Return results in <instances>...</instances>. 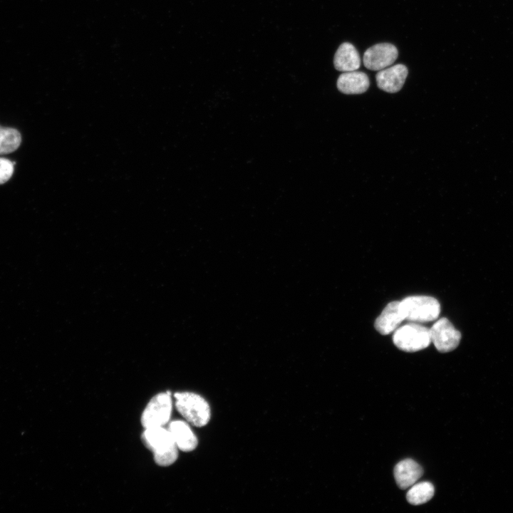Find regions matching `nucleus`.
Listing matches in <instances>:
<instances>
[{
    "label": "nucleus",
    "instance_id": "nucleus-1",
    "mask_svg": "<svg viewBox=\"0 0 513 513\" xmlns=\"http://www.w3.org/2000/svg\"><path fill=\"white\" fill-rule=\"evenodd\" d=\"M142 441L154 456L156 464L166 467L178 457V447L169 430L164 426L145 428Z\"/></svg>",
    "mask_w": 513,
    "mask_h": 513
},
{
    "label": "nucleus",
    "instance_id": "nucleus-2",
    "mask_svg": "<svg viewBox=\"0 0 513 513\" xmlns=\"http://www.w3.org/2000/svg\"><path fill=\"white\" fill-rule=\"evenodd\" d=\"M174 397L177 410L190 424L203 427L209 422L211 409L202 396L192 392H177Z\"/></svg>",
    "mask_w": 513,
    "mask_h": 513
},
{
    "label": "nucleus",
    "instance_id": "nucleus-3",
    "mask_svg": "<svg viewBox=\"0 0 513 513\" xmlns=\"http://www.w3.org/2000/svg\"><path fill=\"white\" fill-rule=\"evenodd\" d=\"M405 320L415 323L429 322L437 319L440 313L439 301L429 296H411L400 301Z\"/></svg>",
    "mask_w": 513,
    "mask_h": 513
},
{
    "label": "nucleus",
    "instance_id": "nucleus-4",
    "mask_svg": "<svg viewBox=\"0 0 513 513\" xmlns=\"http://www.w3.org/2000/svg\"><path fill=\"white\" fill-rule=\"evenodd\" d=\"M395 346L405 352H415L431 343L430 328L412 322L398 327L393 336Z\"/></svg>",
    "mask_w": 513,
    "mask_h": 513
},
{
    "label": "nucleus",
    "instance_id": "nucleus-5",
    "mask_svg": "<svg viewBox=\"0 0 513 513\" xmlns=\"http://www.w3.org/2000/svg\"><path fill=\"white\" fill-rule=\"evenodd\" d=\"M172 409L170 392L157 393L150 399L142 413V425L145 428L164 426L170 421Z\"/></svg>",
    "mask_w": 513,
    "mask_h": 513
},
{
    "label": "nucleus",
    "instance_id": "nucleus-6",
    "mask_svg": "<svg viewBox=\"0 0 513 513\" xmlns=\"http://www.w3.org/2000/svg\"><path fill=\"white\" fill-rule=\"evenodd\" d=\"M431 342L441 353L455 349L460 341L461 333L446 318L438 319L430 328Z\"/></svg>",
    "mask_w": 513,
    "mask_h": 513
},
{
    "label": "nucleus",
    "instance_id": "nucleus-7",
    "mask_svg": "<svg viewBox=\"0 0 513 513\" xmlns=\"http://www.w3.org/2000/svg\"><path fill=\"white\" fill-rule=\"evenodd\" d=\"M397 48L388 43L373 45L363 55L365 67L372 71H380L391 66L397 59Z\"/></svg>",
    "mask_w": 513,
    "mask_h": 513
},
{
    "label": "nucleus",
    "instance_id": "nucleus-8",
    "mask_svg": "<svg viewBox=\"0 0 513 513\" xmlns=\"http://www.w3.org/2000/svg\"><path fill=\"white\" fill-rule=\"evenodd\" d=\"M408 68L403 64H396L380 70L376 76L378 88L388 93L399 91L408 76Z\"/></svg>",
    "mask_w": 513,
    "mask_h": 513
},
{
    "label": "nucleus",
    "instance_id": "nucleus-9",
    "mask_svg": "<svg viewBox=\"0 0 513 513\" xmlns=\"http://www.w3.org/2000/svg\"><path fill=\"white\" fill-rule=\"evenodd\" d=\"M167 429L179 450L191 452L197 447L198 440L188 422L181 420H172L168 424Z\"/></svg>",
    "mask_w": 513,
    "mask_h": 513
},
{
    "label": "nucleus",
    "instance_id": "nucleus-10",
    "mask_svg": "<svg viewBox=\"0 0 513 513\" xmlns=\"http://www.w3.org/2000/svg\"><path fill=\"white\" fill-rule=\"evenodd\" d=\"M405 318L400 311V301L390 302L374 323L375 328L382 335L395 331Z\"/></svg>",
    "mask_w": 513,
    "mask_h": 513
},
{
    "label": "nucleus",
    "instance_id": "nucleus-11",
    "mask_svg": "<svg viewBox=\"0 0 513 513\" xmlns=\"http://www.w3.org/2000/svg\"><path fill=\"white\" fill-rule=\"evenodd\" d=\"M423 473L421 466L411 459L399 462L394 468L395 482L401 489H405L415 484Z\"/></svg>",
    "mask_w": 513,
    "mask_h": 513
},
{
    "label": "nucleus",
    "instance_id": "nucleus-12",
    "mask_svg": "<svg viewBox=\"0 0 513 513\" xmlns=\"http://www.w3.org/2000/svg\"><path fill=\"white\" fill-rule=\"evenodd\" d=\"M370 86L366 73L361 71L343 72L338 78L337 88L345 94H361L366 92Z\"/></svg>",
    "mask_w": 513,
    "mask_h": 513
},
{
    "label": "nucleus",
    "instance_id": "nucleus-13",
    "mask_svg": "<svg viewBox=\"0 0 513 513\" xmlns=\"http://www.w3.org/2000/svg\"><path fill=\"white\" fill-rule=\"evenodd\" d=\"M334 67L342 72L356 71L361 66V58L355 46L344 42L337 49L333 59Z\"/></svg>",
    "mask_w": 513,
    "mask_h": 513
},
{
    "label": "nucleus",
    "instance_id": "nucleus-14",
    "mask_svg": "<svg viewBox=\"0 0 513 513\" xmlns=\"http://www.w3.org/2000/svg\"><path fill=\"white\" fill-rule=\"evenodd\" d=\"M435 492L433 485L429 482H422L412 485L407 492L406 499L413 505H420L430 500Z\"/></svg>",
    "mask_w": 513,
    "mask_h": 513
},
{
    "label": "nucleus",
    "instance_id": "nucleus-15",
    "mask_svg": "<svg viewBox=\"0 0 513 513\" xmlns=\"http://www.w3.org/2000/svg\"><path fill=\"white\" fill-rule=\"evenodd\" d=\"M21 142V135L18 130L0 125V155L14 152Z\"/></svg>",
    "mask_w": 513,
    "mask_h": 513
},
{
    "label": "nucleus",
    "instance_id": "nucleus-16",
    "mask_svg": "<svg viewBox=\"0 0 513 513\" xmlns=\"http://www.w3.org/2000/svg\"><path fill=\"white\" fill-rule=\"evenodd\" d=\"M14 164L9 159L0 157V185L6 182L12 176Z\"/></svg>",
    "mask_w": 513,
    "mask_h": 513
}]
</instances>
